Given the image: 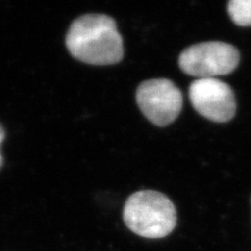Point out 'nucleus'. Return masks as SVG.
<instances>
[{
	"mask_svg": "<svg viewBox=\"0 0 251 251\" xmlns=\"http://www.w3.org/2000/svg\"><path fill=\"white\" fill-rule=\"evenodd\" d=\"M66 46L76 60L91 65H112L124 57L123 38L113 18L88 14L75 19L66 35Z\"/></svg>",
	"mask_w": 251,
	"mask_h": 251,
	"instance_id": "1",
	"label": "nucleus"
},
{
	"mask_svg": "<svg viewBox=\"0 0 251 251\" xmlns=\"http://www.w3.org/2000/svg\"><path fill=\"white\" fill-rule=\"evenodd\" d=\"M124 221L128 228L148 239H160L174 230L177 213L166 195L156 191L132 194L124 207Z\"/></svg>",
	"mask_w": 251,
	"mask_h": 251,
	"instance_id": "2",
	"label": "nucleus"
},
{
	"mask_svg": "<svg viewBox=\"0 0 251 251\" xmlns=\"http://www.w3.org/2000/svg\"><path fill=\"white\" fill-rule=\"evenodd\" d=\"M239 62V50L221 41L192 45L179 56V66L182 72L198 78H217L218 75L231 74Z\"/></svg>",
	"mask_w": 251,
	"mask_h": 251,
	"instance_id": "3",
	"label": "nucleus"
},
{
	"mask_svg": "<svg viewBox=\"0 0 251 251\" xmlns=\"http://www.w3.org/2000/svg\"><path fill=\"white\" fill-rule=\"evenodd\" d=\"M136 101L147 119L159 127L174 122L181 112L182 93L168 78H153L141 83L136 90Z\"/></svg>",
	"mask_w": 251,
	"mask_h": 251,
	"instance_id": "4",
	"label": "nucleus"
},
{
	"mask_svg": "<svg viewBox=\"0 0 251 251\" xmlns=\"http://www.w3.org/2000/svg\"><path fill=\"white\" fill-rule=\"evenodd\" d=\"M188 94L196 111L211 122H229L235 113L232 89L218 78H197L191 84Z\"/></svg>",
	"mask_w": 251,
	"mask_h": 251,
	"instance_id": "5",
	"label": "nucleus"
},
{
	"mask_svg": "<svg viewBox=\"0 0 251 251\" xmlns=\"http://www.w3.org/2000/svg\"><path fill=\"white\" fill-rule=\"evenodd\" d=\"M228 14L235 25L251 26V0H231Z\"/></svg>",
	"mask_w": 251,
	"mask_h": 251,
	"instance_id": "6",
	"label": "nucleus"
},
{
	"mask_svg": "<svg viewBox=\"0 0 251 251\" xmlns=\"http://www.w3.org/2000/svg\"><path fill=\"white\" fill-rule=\"evenodd\" d=\"M4 136H5V132L2 128V126L0 125V147H1V144H2L3 139H4ZM1 166H2V156H1V153H0V168H1Z\"/></svg>",
	"mask_w": 251,
	"mask_h": 251,
	"instance_id": "7",
	"label": "nucleus"
}]
</instances>
